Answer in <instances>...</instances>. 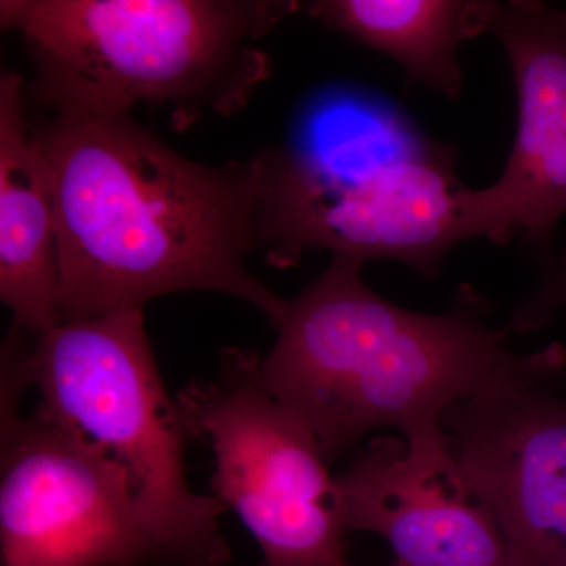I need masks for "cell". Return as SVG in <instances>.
I'll return each instance as SVG.
<instances>
[{"instance_id": "obj_11", "label": "cell", "mask_w": 566, "mask_h": 566, "mask_svg": "<svg viewBox=\"0 0 566 566\" xmlns=\"http://www.w3.org/2000/svg\"><path fill=\"white\" fill-rule=\"evenodd\" d=\"M0 300L39 337L61 323L57 219L50 166L25 117V82L0 77Z\"/></svg>"}, {"instance_id": "obj_3", "label": "cell", "mask_w": 566, "mask_h": 566, "mask_svg": "<svg viewBox=\"0 0 566 566\" xmlns=\"http://www.w3.org/2000/svg\"><path fill=\"white\" fill-rule=\"evenodd\" d=\"M301 9L292 0H2L0 21L36 63L46 106L172 107L181 126L243 109L271 74L253 46Z\"/></svg>"}, {"instance_id": "obj_6", "label": "cell", "mask_w": 566, "mask_h": 566, "mask_svg": "<svg viewBox=\"0 0 566 566\" xmlns=\"http://www.w3.org/2000/svg\"><path fill=\"white\" fill-rule=\"evenodd\" d=\"M177 401L188 438L214 455L212 493L251 532L262 566H352L337 476L300 416L223 374Z\"/></svg>"}, {"instance_id": "obj_1", "label": "cell", "mask_w": 566, "mask_h": 566, "mask_svg": "<svg viewBox=\"0 0 566 566\" xmlns=\"http://www.w3.org/2000/svg\"><path fill=\"white\" fill-rule=\"evenodd\" d=\"M48 107L31 134L54 189L61 322L178 292L230 294L281 322L286 300L245 266L256 249L252 163L191 161L129 112Z\"/></svg>"}, {"instance_id": "obj_4", "label": "cell", "mask_w": 566, "mask_h": 566, "mask_svg": "<svg viewBox=\"0 0 566 566\" xmlns=\"http://www.w3.org/2000/svg\"><path fill=\"white\" fill-rule=\"evenodd\" d=\"M371 120L357 99L322 96L285 145L252 159L256 249L268 263L290 268L329 249L434 277L463 243L455 155L424 142L385 155Z\"/></svg>"}, {"instance_id": "obj_7", "label": "cell", "mask_w": 566, "mask_h": 566, "mask_svg": "<svg viewBox=\"0 0 566 566\" xmlns=\"http://www.w3.org/2000/svg\"><path fill=\"white\" fill-rule=\"evenodd\" d=\"M29 386L2 368V566H163L126 472L39 408L22 416Z\"/></svg>"}, {"instance_id": "obj_12", "label": "cell", "mask_w": 566, "mask_h": 566, "mask_svg": "<svg viewBox=\"0 0 566 566\" xmlns=\"http://www.w3.org/2000/svg\"><path fill=\"white\" fill-rule=\"evenodd\" d=\"M491 0H316L315 20L400 63L409 80L447 98L463 91L458 46L490 33Z\"/></svg>"}, {"instance_id": "obj_2", "label": "cell", "mask_w": 566, "mask_h": 566, "mask_svg": "<svg viewBox=\"0 0 566 566\" xmlns=\"http://www.w3.org/2000/svg\"><path fill=\"white\" fill-rule=\"evenodd\" d=\"M364 263L335 253L286 300L270 353L222 354V374L300 416L329 463L381 428L415 444L444 442L452 406L509 382H553L564 371V345L512 352V329L488 326L490 304L471 286L458 289L444 314H419L368 289Z\"/></svg>"}, {"instance_id": "obj_8", "label": "cell", "mask_w": 566, "mask_h": 566, "mask_svg": "<svg viewBox=\"0 0 566 566\" xmlns=\"http://www.w3.org/2000/svg\"><path fill=\"white\" fill-rule=\"evenodd\" d=\"M551 382L491 387L442 420L461 471L494 517L510 566L566 558V398Z\"/></svg>"}, {"instance_id": "obj_9", "label": "cell", "mask_w": 566, "mask_h": 566, "mask_svg": "<svg viewBox=\"0 0 566 566\" xmlns=\"http://www.w3.org/2000/svg\"><path fill=\"white\" fill-rule=\"evenodd\" d=\"M490 33L512 65L517 132L499 180L461 189V229L464 241L505 244L520 234L538 251L566 214V7L495 2Z\"/></svg>"}, {"instance_id": "obj_13", "label": "cell", "mask_w": 566, "mask_h": 566, "mask_svg": "<svg viewBox=\"0 0 566 566\" xmlns=\"http://www.w3.org/2000/svg\"><path fill=\"white\" fill-rule=\"evenodd\" d=\"M535 252L538 285L516 305L506 326L512 333H532L551 323L558 308L566 311V249Z\"/></svg>"}, {"instance_id": "obj_15", "label": "cell", "mask_w": 566, "mask_h": 566, "mask_svg": "<svg viewBox=\"0 0 566 566\" xmlns=\"http://www.w3.org/2000/svg\"><path fill=\"white\" fill-rule=\"evenodd\" d=\"M562 566H566V558H565V560H564V564H562Z\"/></svg>"}, {"instance_id": "obj_10", "label": "cell", "mask_w": 566, "mask_h": 566, "mask_svg": "<svg viewBox=\"0 0 566 566\" xmlns=\"http://www.w3.org/2000/svg\"><path fill=\"white\" fill-rule=\"evenodd\" d=\"M337 485L348 531L381 536L400 565L510 566L501 531L449 438L436 444L371 439Z\"/></svg>"}, {"instance_id": "obj_5", "label": "cell", "mask_w": 566, "mask_h": 566, "mask_svg": "<svg viewBox=\"0 0 566 566\" xmlns=\"http://www.w3.org/2000/svg\"><path fill=\"white\" fill-rule=\"evenodd\" d=\"M32 368L36 408L128 475L163 566L232 564L219 521L229 509L189 486L188 433L153 356L142 308L55 324L33 337Z\"/></svg>"}, {"instance_id": "obj_14", "label": "cell", "mask_w": 566, "mask_h": 566, "mask_svg": "<svg viewBox=\"0 0 566 566\" xmlns=\"http://www.w3.org/2000/svg\"><path fill=\"white\" fill-rule=\"evenodd\" d=\"M392 566H403V565H400V564H398V562H395V564Z\"/></svg>"}]
</instances>
